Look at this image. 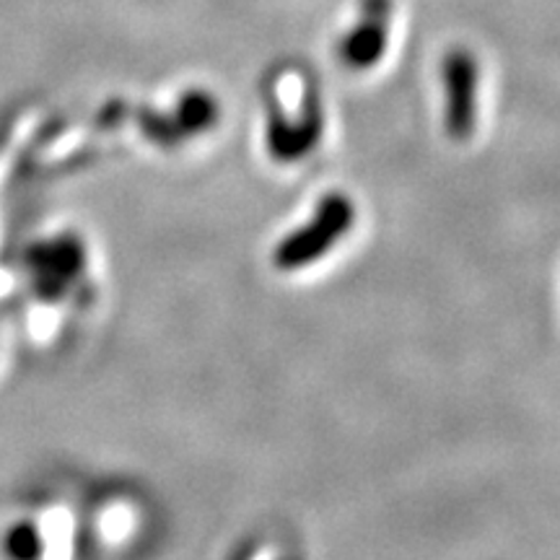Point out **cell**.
Returning <instances> with one entry per match:
<instances>
[{"mask_svg":"<svg viewBox=\"0 0 560 560\" xmlns=\"http://www.w3.org/2000/svg\"><path fill=\"white\" fill-rule=\"evenodd\" d=\"M355 221V206L342 192H330L317 202L314 219L285 236L272 252L276 268L293 272L306 265L319 262L322 257L348 234Z\"/></svg>","mask_w":560,"mask_h":560,"instance_id":"1","label":"cell"},{"mask_svg":"<svg viewBox=\"0 0 560 560\" xmlns=\"http://www.w3.org/2000/svg\"><path fill=\"white\" fill-rule=\"evenodd\" d=\"M444 125L450 138L467 140L478 122V94H480V68L478 60L465 47H454L446 52L444 66Z\"/></svg>","mask_w":560,"mask_h":560,"instance_id":"2","label":"cell"},{"mask_svg":"<svg viewBox=\"0 0 560 560\" xmlns=\"http://www.w3.org/2000/svg\"><path fill=\"white\" fill-rule=\"evenodd\" d=\"M30 268L37 278V293L42 299L66 296L68 285L83 276L86 252L75 236H58L32 247Z\"/></svg>","mask_w":560,"mask_h":560,"instance_id":"3","label":"cell"},{"mask_svg":"<svg viewBox=\"0 0 560 560\" xmlns=\"http://www.w3.org/2000/svg\"><path fill=\"white\" fill-rule=\"evenodd\" d=\"M392 0H363L361 19L353 30L342 34L338 58L350 70H369L387 52Z\"/></svg>","mask_w":560,"mask_h":560,"instance_id":"4","label":"cell"},{"mask_svg":"<svg viewBox=\"0 0 560 560\" xmlns=\"http://www.w3.org/2000/svg\"><path fill=\"white\" fill-rule=\"evenodd\" d=\"M322 130H325V117L317 96L310 94L304 102V112L299 120H289L280 112L268 120V151L278 161H299L306 153L317 149Z\"/></svg>","mask_w":560,"mask_h":560,"instance_id":"5","label":"cell"},{"mask_svg":"<svg viewBox=\"0 0 560 560\" xmlns=\"http://www.w3.org/2000/svg\"><path fill=\"white\" fill-rule=\"evenodd\" d=\"M219 120H221L219 100H215L210 91H202V89H192L187 91V94H182L177 102V109H174L172 115L174 128L179 130L182 138L200 136V132L215 128V122Z\"/></svg>","mask_w":560,"mask_h":560,"instance_id":"6","label":"cell"},{"mask_svg":"<svg viewBox=\"0 0 560 560\" xmlns=\"http://www.w3.org/2000/svg\"><path fill=\"white\" fill-rule=\"evenodd\" d=\"M5 550L13 560H37L42 556V524L39 522H16L5 532Z\"/></svg>","mask_w":560,"mask_h":560,"instance_id":"7","label":"cell"}]
</instances>
